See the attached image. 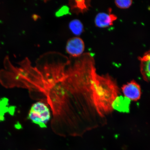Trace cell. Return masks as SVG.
Wrapping results in <instances>:
<instances>
[{"label":"cell","instance_id":"8992f818","mask_svg":"<svg viewBox=\"0 0 150 150\" xmlns=\"http://www.w3.org/2000/svg\"><path fill=\"white\" fill-rule=\"evenodd\" d=\"M139 59L142 77L146 81L150 82V50L140 57Z\"/></svg>","mask_w":150,"mask_h":150},{"label":"cell","instance_id":"3957f363","mask_svg":"<svg viewBox=\"0 0 150 150\" xmlns=\"http://www.w3.org/2000/svg\"><path fill=\"white\" fill-rule=\"evenodd\" d=\"M84 48L83 40L79 37H75L67 41L66 50L71 57L77 58L83 54Z\"/></svg>","mask_w":150,"mask_h":150},{"label":"cell","instance_id":"7a4b0ae2","mask_svg":"<svg viewBox=\"0 0 150 150\" xmlns=\"http://www.w3.org/2000/svg\"><path fill=\"white\" fill-rule=\"evenodd\" d=\"M28 119L42 128H46L51 116L49 108L44 102H38L33 104L29 112Z\"/></svg>","mask_w":150,"mask_h":150},{"label":"cell","instance_id":"9c48e42d","mask_svg":"<svg viewBox=\"0 0 150 150\" xmlns=\"http://www.w3.org/2000/svg\"><path fill=\"white\" fill-rule=\"evenodd\" d=\"M85 1H72L71 6L72 10L76 9L78 12H84L88 8L89 3Z\"/></svg>","mask_w":150,"mask_h":150},{"label":"cell","instance_id":"5b68a950","mask_svg":"<svg viewBox=\"0 0 150 150\" xmlns=\"http://www.w3.org/2000/svg\"><path fill=\"white\" fill-rule=\"evenodd\" d=\"M117 19V16L110 12L99 13L95 18V25L99 28L108 27L112 25Z\"/></svg>","mask_w":150,"mask_h":150},{"label":"cell","instance_id":"8fae6325","mask_svg":"<svg viewBox=\"0 0 150 150\" xmlns=\"http://www.w3.org/2000/svg\"><path fill=\"white\" fill-rule=\"evenodd\" d=\"M70 9L67 6H64L56 13V16L58 17L62 16L69 13Z\"/></svg>","mask_w":150,"mask_h":150},{"label":"cell","instance_id":"ba28073f","mask_svg":"<svg viewBox=\"0 0 150 150\" xmlns=\"http://www.w3.org/2000/svg\"><path fill=\"white\" fill-rule=\"evenodd\" d=\"M69 27L72 33L77 36L81 35L83 31V24L78 19H74L71 21L69 23Z\"/></svg>","mask_w":150,"mask_h":150},{"label":"cell","instance_id":"6da1fadb","mask_svg":"<svg viewBox=\"0 0 150 150\" xmlns=\"http://www.w3.org/2000/svg\"><path fill=\"white\" fill-rule=\"evenodd\" d=\"M98 76L95 69L83 62L69 63L62 69L47 92L52 125L76 129L99 119Z\"/></svg>","mask_w":150,"mask_h":150},{"label":"cell","instance_id":"52a82bcc","mask_svg":"<svg viewBox=\"0 0 150 150\" xmlns=\"http://www.w3.org/2000/svg\"><path fill=\"white\" fill-rule=\"evenodd\" d=\"M131 100L125 96H119L112 104V108L118 112L128 113L130 110Z\"/></svg>","mask_w":150,"mask_h":150},{"label":"cell","instance_id":"30bf717a","mask_svg":"<svg viewBox=\"0 0 150 150\" xmlns=\"http://www.w3.org/2000/svg\"><path fill=\"white\" fill-rule=\"evenodd\" d=\"M132 1H116L115 3L119 8L122 9L128 8L132 4Z\"/></svg>","mask_w":150,"mask_h":150},{"label":"cell","instance_id":"277c9868","mask_svg":"<svg viewBox=\"0 0 150 150\" xmlns=\"http://www.w3.org/2000/svg\"><path fill=\"white\" fill-rule=\"evenodd\" d=\"M122 91L125 96L130 100H139L142 95L140 86L134 80H132L122 87Z\"/></svg>","mask_w":150,"mask_h":150},{"label":"cell","instance_id":"7c38bea8","mask_svg":"<svg viewBox=\"0 0 150 150\" xmlns=\"http://www.w3.org/2000/svg\"></svg>","mask_w":150,"mask_h":150}]
</instances>
